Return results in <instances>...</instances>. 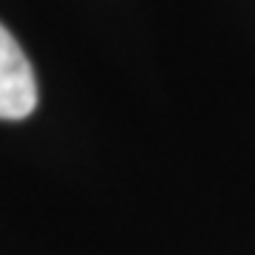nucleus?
<instances>
[{"mask_svg": "<svg viewBox=\"0 0 255 255\" xmlns=\"http://www.w3.org/2000/svg\"><path fill=\"white\" fill-rule=\"evenodd\" d=\"M37 108V80L28 57L0 23V119H26Z\"/></svg>", "mask_w": 255, "mask_h": 255, "instance_id": "1", "label": "nucleus"}]
</instances>
